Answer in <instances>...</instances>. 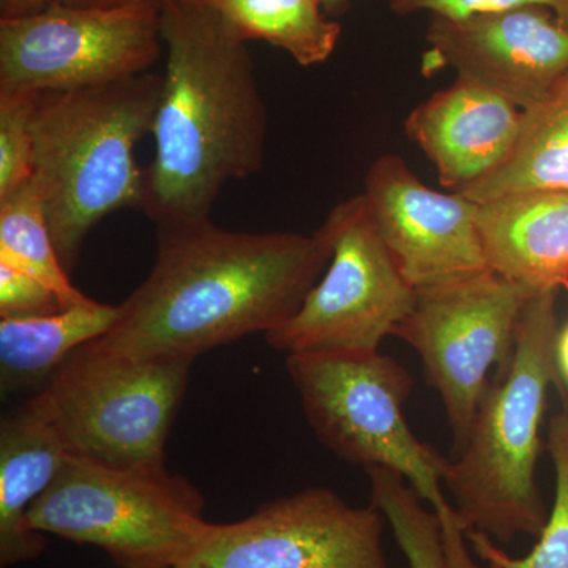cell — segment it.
Returning <instances> with one entry per match:
<instances>
[{
  "mask_svg": "<svg viewBox=\"0 0 568 568\" xmlns=\"http://www.w3.org/2000/svg\"><path fill=\"white\" fill-rule=\"evenodd\" d=\"M151 274L93 339L130 357L194 358L267 334L297 312L332 257V235L237 233L211 219L155 224Z\"/></svg>",
  "mask_w": 568,
  "mask_h": 568,
  "instance_id": "6da1fadb",
  "label": "cell"
},
{
  "mask_svg": "<svg viewBox=\"0 0 568 568\" xmlns=\"http://www.w3.org/2000/svg\"><path fill=\"white\" fill-rule=\"evenodd\" d=\"M166 48L142 212L155 224L211 219L224 185L260 173L267 108L246 41L203 0H162Z\"/></svg>",
  "mask_w": 568,
  "mask_h": 568,
  "instance_id": "7a4b0ae2",
  "label": "cell"
},
{
  "mask_svg": "<svg viewBox=\"0 0 568 568\" xmlns=\"http://www.w3.org/2000/svg\"><path fill=\"white\" fill-rule=\"evenodd\" d=\"M162 88V74L144 73L37 95L31 182L70 275L93 227L123 209L142 211L136 144L152 134Z\"/></svg>",
  "mask_w": 568,
  "mask_h": 568,
  "instance_id": "3957f363",
  "label": "cell"
},
{
  "mask_svg": "<svg viewBox=\"0 0 568 568\" xmlns=\"http://www.w3.org/2000/svg\"><path fill=\"white\" fill-rule=\"evenodd\" d=\"M558 293L536 294L526 304L510 366L493 381L466 447L448 458L444 474V489L466 530L500 545L521 534L540 536L548 519L536 473L549 386L558 388L568 409L556 364Z\"/></svg>",
  "mask_w": 568,
  "mask_h": 568,
  "instance_id": "277c9868",
  "label": "cell"
},
{
  "mask_svg": "<svg viewBox=\"0 0 568 568\" xmlns=\"http://www.w3.org/2000/svg\"><path fill=\"white\" fill-rule=\"evenodd\" d=\"M306 420L335 457L399 474L432 506L446 545L448 568H477L467 530L444 495L448 458L414 435L405 417L413 394L409 372L390 355L286 354Z\"/></svg>",
  "mask_w": 568,
  "mask_h": 568,
  "instance_id": "5b68a950",
  "label": "cell"
},
{
  "mask_svg": "<svg viewBox=\"0 0 568 568\" xmlns=\"http://www.w3.org/2000/svg\"><path fill=\"white\" fill-rule=\"evenodd\" d=\"M204 506L200 489L164 466L114 467L69 454L29 525L103 549L118 568H178L211 528Z\"/></svg>",
  "mask_w": 568,
  "mask_h": 568,
  "instance_id": "8992f818",
  "label": "cell"
},
{
  "mask_svg": "<svg viewBox=\"0 0 568 568\" xmlns=\"http://www.w3.org/2000/svg\"><path fill=\"white\" fill-rule=\"evenodd\" d=\"M193 362L130 357L89 342L29 402L70 454L114 467L164 466Z\"/></svg>",
  "mask_w": 568,
  "mask_h": 568,
  "instance_id": "52a82bcc",
  "label": "cell"
},
{
  "mask_svg": "<svg viewBox=\"0 0 568 568\" xmlns=\"http://www.w3.org/2000/svg\"><path fill=\"white\" fill-rule=\"evenodd\" d=\"M536 293L491 268L417 290L416 304L394 334L413 347L440 396L454 436L452 457L466 447L481 402L503 376L517 343L519 317Z\"/></svg>",
  "mask_w": 568,
  "mask_h": 568,
  "instance_id": "ba28073f",
  "label": "cell"
},
{
  "mask_svg": "<svg viewBox=\"0 0 568 568\" xmlns=\"http://www.w3.org/2000/svg\"><path fill=\"white\" fill-rule=\"evenodd\" d=\"M332 257L320 282L290 320L265 334L286 354L377 353L414 304L417 290L381 237L364 194L332 209L324 220Z\"/></svg>",
  "mask_w": 568,
  "mask_h": 568,
  "instance_id": "9c48e42d",
  "label": "cell"
},
{
  "mask_svg": "<svg viewBox=\"0 0 568 568\" xmlns=\"http://www.w3.org/2000/svg\"><path fill=\"white\" fill-rule=\"evenodd\" d=\"M163 48L162 0L55 3L0 18V89L62 92L130 80L149 73Z\"/></svg>",
  "mask_w": 568,
  "mask_h": 568,
  "instance_id": "30bf717a",
  "label": "cell"
},
{
  "mask_svg": "<svg viewBox=\"0 0 568 568\" xmlns=\"http://www.w3.org/2000/svg\"><path fill=\"white\" fill-rule=\"evenodd\" d=\"M384 517L313 487L264 504L239 521L212 523L178 568H387Z\"/></svg>",
  "mask_w": 568,
  "mask_h": 568,
  "instance_id": "8fae6325",
  "label": "cell"
},
{
  "mask_svg": "<svg viewBox=\"0 0 568 568\" xmlns=\"http://www.w3.org/2000/svg\"><path fill=\"white\" fill-rule=\"evenodd\" d=\"M426 43V70L452 67L521 111L568 71V24L545 7L432 17Z\"/></svg>",
  "mask_w": 568,
  "mask_h": 568,
  "instance_id": "7c38bea8",
  "label": "cell"
},
{
  "mask_svg": "<svg viewBox=\"0 0 568 568\" xmlns=\"http://www.w3.org/2000/svg\"><path fill=\"white\" fill-rule=\"evenodd\" d=\"M369 215L416 290L487 271L477 230L478 204L418 181L395 153L377 156L365 179Z\"/></svg>",
  "mask_w": 568,
  "mask_h": 568,
  "instance_id": "4fadbf2b",
  "label": "cell"
},
{
  "mask_svg": "<svg viewBox=\"0 0 568 568\" xmlns=\"http://www.w3.org/2000/svg\"><path fill=\"white\" fill-rule=\"evenodd\" d=\"M521 119L523 111L504 97L458 78L414 108L405 130L435 164L440 183L465 192L507 163Z\"/></svg>",
  "mask_w": 568,
  "mask_h": 568,
  "instance_id": "5bb4252c",
  "label": "cell"
},
{
  "mask_svg": "<svg viewBox=\"0 0 568 568\" xmlns=\"http://www.w3.org/2000/svg\"><path fill=\"white\" fill-rule=\"evenodd\" d=\"M477 204L493 272L536 294L568 291V192L525 190Z\"/></svg>",
  "mask_w": 568,
  "mask_h": 568,
  "instance_id": "9a60e30c",
  "label": "cell"
},
{
  "mask_svg": "<svg viewBox=\"0 0 568 568\" xmlns=\"http://www.w3.org/2000/svg\"><path fill=\"white\" fill-rule=\"evenodd\" d=\"M62 436L26 402L0 422V566L40 558L41 532L29 525V511L69 457Z\"/></svg>",
  "mask_w": 568,
  "mask_h": 568,
  "instance_id": "2e32d148",
  "label": "cell"
},
{
  "mask_svg": "<svg viewBox=\"0 0 568 568\" xmlns=\"http://www.w3.org/2000/svg\"><path fill=\"white\" fill-rule=\"evenodd\" d=\"M119 305L89 301L48 316L0 317V384L3 394L47 384L85 343L111 331Z\"/></svg>",
  "mask_w": 568,
  "mask_h": 568,
  "instance_id": "e0dca14e",
  "label": "cell"
},
{
  "mask_svg": "<svg viewBox=\"0 0 568 568\" xmlns=\"http://www.w3.org/2000/svg\"><path fill=\"white\" fill-rule=\"evenodd\" d=\"M525 190L568 192V71L544 99L523 111L517 145L507 163L459 193L484 203Z\"/></svg>",
  "mask_w": 568,
  "mask_h": 568,
  "instance_id": "ac0fdd59",
  "label": "cell"
},
{
  "mask_svg": "<svg viewBox=\"0 0 568 568\" xmlns=\"http://www.w3.org/2000/svg\"><path fill=\"white\" fill-rule=\"evenodd\" d=\"M239 39L263 40L298 65L324 63L334 54L342 26L328 20L321 0H203Z\"/></svg>",
  "mask_w": 568,
  "mask_h": 568,
  "instance_id": "d6986e66",
  "label": "cell"
},
{
  "mask_svg": "<svg viewBox=\"0 0 568 568\" xmlns=\"http://www.w3.org/2000/svg\"><path fill=\"white\" fill-rule=\"evenodd\" d=\"M0 263L11 265L47 284L65 308L92 301L71 284L63 268L40 196L32 182L0 197Z\"/></svg>",
  "mask_w": 568,
  "mask_h": 568,
  "instance_id": "ffe728a7",
  "label": "cell"
},
{
  "mask_svg": "<svg viewBox=\"0 0 568 568\" xmlns=\"http://www.w3.org/2000/svg\"><path fill=\"white\" fill-rule=\"evenodd\" d=\"M369 500L390 526L398 548L410 568H448L446 545L439 519L416 489L384 467L366 469Z\"/></svg>",
  "mask_w": 568,
  "mask_h": 568,
  "instance_id": "44dd1931",
  "label": "cell"
},
{
  "mask_svg": "<svg viewBox=\"0 0 568 568\" xmlns=\"http://www.w3.org/2000/svg\"><path fill=\"white\" fill-rule=\"evenodd\" d=\"M547 448L555 467V503L536 547L523 558H511L485 534L467 530L474 552L503 568H568V409L549 422Z\"/></svg>",
  "mask_w": 568,
  "mask_h": 568,
  "instance_id": "7402d4cb",
  "label": "cell"
},
{
  "mask_svg": "<svg viewBox=\"0 0 568 568\" xmlns=\"http://www.w3.org/2000/svg\"><path fill=\"white\" fill-rule=\"evenodd\" d=\"M37 95L39 93L0 89V197L31 182Z\"/></svg>",
  "mask_w": 568,
  "mask_h": 568,
  "instance_id": "603a6c76",
  "label": "cell"
},
{
  "mask_svg": "<svg viewBox=\"0 0 568 568\" xmlns=\"http://www.w3.org/2000/svg\"><path fill=\"white\" fill-rule=\"evenodd\" d=\"M65 310L47 284L0 263V317L48 316Z\"/></svg>",
  "mask_w": 568,
  "mask_h": 568,
  "instance_id": "cb8c5ba5",
  "label": "cell"
},
{
  "mask_svg": "<svg viewBox=\"0 0 568 568\" xmlns=\"http://www.w3.org/2000/svg\"><path fill=\"white\" fill-rule=\"evenodd\" d=\"M396 14H413L428 11L432 17L466 18L488 11L545 7L568 24V0H388Z\"/></svg>",
  "mask_w": 568,
  "mask_h": 568,
  "instance_id": "d4e9b609",
  "label": "cell"
},
{
  "mask_svg": "<svg viewBox=\"0 0 568 568\" xmlns=\"http://www.w3.org/2000/svg\"><path fill=\"white\" fill-rule=\"evenodd\" d=\"M88 0H0V18H18L55 6H85Z\"/></svg>",
  "mask_w": 568,
  "mask_h": 568,
  "instance_id": "484cf974",
  "label": "cell"
},
{
  "mask_svg": "<svg viewBox=\"0 0 568 568\" xmlns=\"http://www.w3.org/2000/svg\"><path fill=\"white\" fill-rule=\"evenodd\" d=\"M556 364L560 379L568 388V321L562 328H559L558 338H556Z\"/></svg>",
  "mask_w": 568,
  "mask_h": 568,
  "instance_id": "4316f807",
  "label": "cell"
},
{
  "mask_svg": "<svg viewBox=\"0 0 568 568\" xmlns=\"http://www.w3.org/2000/svg\"><path fill=\"white\" fill-rule=\"evenodd\" d=\"M323 9L328 17H336V14L345 13L349 7V0H321Z\"/></svg>",
  "mask_w": 568,
  "mask_h": 568,
  "instance_id": "83f0119b",
  "label": "cell"
},
{
  "mask_svg": "<svg viewBox=\"0 0 568 568\" xmlns=\"http://www.w3.org/2000/svg\"><path fill=\"white\" fill-rule=\"evenodd\" d=\"M145 2V0H88L85 6L93 7H114L123 6V3Z\"/></svg>",
  "mask_w": 568,
  "mask_h": 568,
  "instance_id": "f1b7e54d",
  "label": "cell"
},
{
  "mask_svg": "<svg viewBox=\"0 0 568 568\" xmlns=\"http://www.w3.org/2000/svg\"><path fill=\"white\" fill-rule=\"evenodd\" d=\"M488 568H503V567L495 566V564H488Z\"/></svg>",
  "mask_w": 568,
  "mask_h": 568,
  "instance_id": "f546056e",
  "label": "cell"
}]
</instances>
